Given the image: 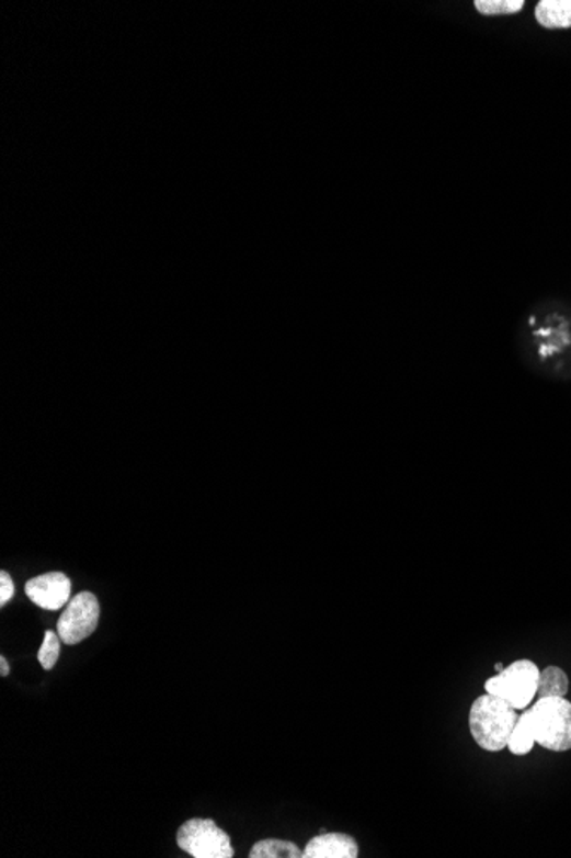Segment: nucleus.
<instances>
[{
  "mask_svg": "<svg viewBox=\"0 0 571 858\" xmlns=\"http://www.w3.org/2000/svg\"><path fill=\"white\" fill-rule=\"evenodd\" d=\"M518 713L512 704L498 696H479L469 711L470 735L482 750L500 753L506 749L510 735L517 725Z\"/></svg>",
  "mask_w": 571,
  "mask_h": 858,
  "instance_id": "1",
  "label": "nucleus"
},
{
  "mask_svg": "<svg viewBox=\"0 0 571 858\" xmlns=\"http://www.w3.org/2000/svg\"><path fill=\"white\" fill-rule=\"evenodd\" d=\"M540 668L530 659H517L484 684L490 695L502 698L517 711L527 710L537 698Z\"/></svg>",
  "mask_w": 571,
  "mask_h": 858,
  "instance_id": "3",
  "label": "nucleus"
},
{
  "mask_svg": "<svg viewBox=\"0 0 571 858\" xmlns=\"http://www.w3.org/2000/svg\"><path fill=\"white\" fill-rule=\"evenodd\" d=\"M524 0H476L475 8L482 16H510L524 9Z\"/></svg>",
  "mask_w": 571,
  "mask_h": 858,
  "instance_id": "12",
  "label": "nucleus"
},
{
  "mask_svg": "<svg viewBox=\"0 0 571 858\" xmlns=\"http://www.w3.org/2000/svg\"><path fill=\"white\" fill-rule=\"evenodd\" d=\"M180 850L195 858L235 857L230 836L213 820H191L180 826L176 833Z\"/></svg>",
  "mask_w": 571,
  "mask_h": 858,
  "instance_id": "4",
  "label": "nucleus"
},
{
  "mask_svg": "<svg viewBox=\"0 0 571 858\" xmlns=\"http://www.w3.org/2000/svg\"><path fill=\"white\" fill-rule=\"evenodd\" d=\"M9 674H11V665H9L5 656H0V675H2V677H8Z\"/></svg>",
  "mask_w": 571,
  "mask_h": 858,
  "instance_id": "15",
  "label": "nucleus"
},
{
  "mask_svg": "<svg viewBox=\"0 0 571 858\" xmlns=\"http://www.w3.org/2000/svg\"><path fill=\"white\" fill-rule=\"evenodd\" d=\"M250 858H301L304 857V850H299L298 845H295L288 839H262L253 845L252 850L249 854Z\"/></svg>",
  "mask_w": 571,
  "mask_h": 858,
  "instance_id": "10",
  "label": "nucleus"
},
{
  "mask_svg": "<svg viewBox=\"0 0 571 858\" xmlns=\"http://www.w3.org/2000/svg\"><path fill=\"white\" fill-rule=\"evenodd\" d=\"M536 745L527 713H522L521 716H518L517 725H515L512 735H510L506 749H509L513 756H527V754L533 753Z\"/></svg>",
  "mask_w": 571,
  "mask_h": 858,
  "instance_id": "11",
  "label": "nucleus"
},
{
  "mask_svg": "<svg viewBox=\"0 0 571 858\" xmlns=\"http://www.w3.org/2000/svg\"><path fill=\"white\" fill-rule=\"evenodd\" d=\"M98 622L100 601L90 591H82L66 605V610L57 622V634L62 643L72 646L90 637L96 631Z\"/></svg>",
  "mask_w": 571,
  "mask_h": 858,
  "instance_id": "5",
  "label": "nucleus"
},
{
  "mask_svg": "<svg viewBox=\"0 0 571 858\" xmlns=\"http://www.w3.org/2000/svg\"><path fill=\"white\" fill-rule=\"evenodd\" d=\"M358 843L344 833H322L308 842L304 858H356Z\"/></svg>",
  "mask_w": 571,
  "mask_h": 858,
  "instance_id": "7",
  "label": "nucleus"
},
{
  "mask_svg": "<svg viewBox=\"0 0 571 858\" xmlns=\"http://www.w3.org/2000/svg\"><path fill=\"white\" fill-rule=\"evenodd\" d=\"M525 713L537 745L551 753L571 750V702L567 698H539Z\"/></svg>",
  "mask_w": 571,
  "mask_h": 858,
  "instance_id": "2",
  "label": "nucleus"
},
{
  "mask_svg": "<svg viewBox=\"0 0 571 858\" xmlns=\"http://www.w3.org/2000/svg\"><path fill=\"white\" fill-rule=\"evenodd\" d=\"M570 691V679L563 668L549 665L539 674L537 698H567Z\"/></svg>",
  "mask_w": 571,
  "mask_h": 858,
  "instance_id": "9",
  "label": "nucleus"
},
{
  "mask_svg": "<svg viewBox=\"0 0 571 858\" xmlns=\"http://www.w3.org/2000/svg\"><path fill=\"white\" fill-rule=\"evenodd\" d=\"M534 14L537 23L546 30H570L571 0H540Z\"/></svg>",
  "mask_w": 571,
  "mask_h": 858,
  "instance_id": "8",
  "label": "nucleus"
},
{
  "mask_svg": "<svg viewBox=\"0 0 571 858\" xmlns=\"http://www.w3.org/2000/svg\"><path fill=\"white\" fill-rule=\"evenodd\" d=\"M60 636L55 632H45L42 648L38 652V662L45 670H52L60 656Z\"/></svg>",
  "mask_w": 571,
  "mask_h": 858,
  "instance_id": "13",
  "label": "nucleus"
},
{
  "mask_svg": "<svg viewBox=\"0 0 571 858\" xmlns=\"http://www.w3.org/2000/svg\"><path fill=\"white\" fill-rule=\"evenodd\" d=\"M14 597V583L5 571L0 573V607H4Z\"/></svg>",
  "mask_w": 571,
  "mask_h": 858,
  "instance_id": "14",
  "label": "nucleus"
},
{
  "mask_svg": "<svg viewBox=\"0 0 571 858\" xmlns=\"http://www.w3.org/2000/svg\"><path fill=\"white\" fill-rule=\"evenodd\" d=\"M70 589L72 583L64 573L42 574L24 586L27 598L45 610L64 609L70 601Z\"/></svg>",
  "mask_w": 571,
  "mask_h": 858,
  "instance_id": "6",
  "label": "nucleus"
}]
</instances>
